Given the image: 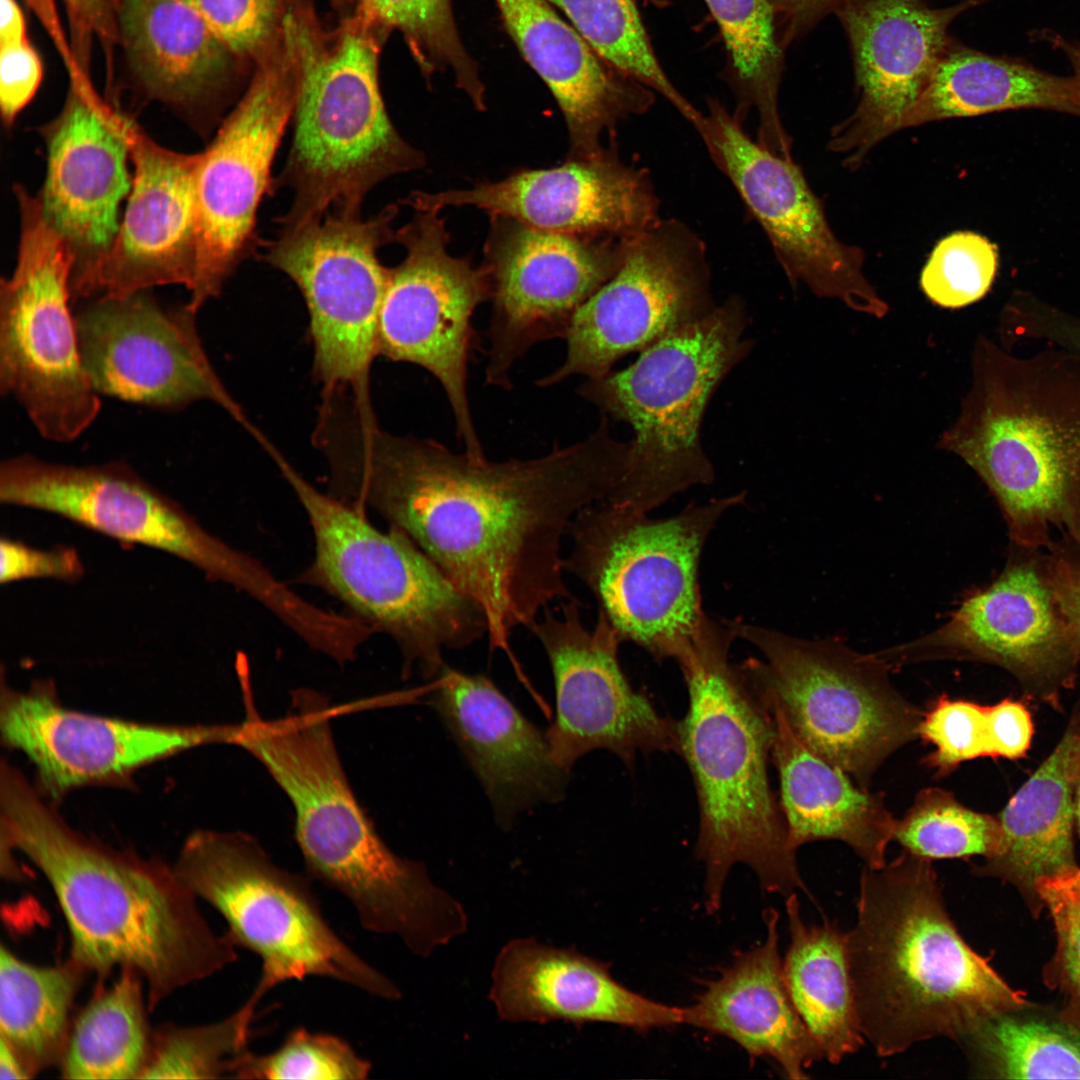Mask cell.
<instances>
[{"instance_id": "6da1fadb", "label": "cell", "mask_w": 1080, "mask_h": 1080, "mask_svg": "<svg viewBox=\"0 0 1080 1080\" xmlns=\"http://www.w3.org/2000/svg\"><path fill=\"white\" fill-rule=\"evenodd\" d=\"M320 450L330 495L406 534L483 611L490 648L573 598L561 545L586 506L609 498L631 441L603 417L586 439L541 457L492 462L382 430L370 408L334 421Z\"/></svg>"}, {"instance_id": "7a4b0ae2", "label": "cell", "mask_w": 1080, "mask_h": 1080, "mask_svg": "<svg viewBox=\"0 0 1080 1080\" xmlns=\"http://www.w3.org/2000/svg\"><path fill=\"white\" fill-rule=\"evenodd\" d=\"M0 814L2 849L23 853L45 876L70 931V959L84 971L133 969L151 1011L237 960L234 942L213 931L173 867L75 832L6 762Z\"/></svg>"}, {"instance_id": "3957f363", "label": "cell", "mask_w": 1080, "mask_h": 1080, "mask_svg": "<svg viewBox=\"0 0 1080 1080\" xmlns=\"http://www.w3.org/2000/svg\"><path fill=\"white\" fill-rule=\"evenodd\" d=\"M243 686L246 716L234 745L290 800L307 875L346 897L364 929L396 935L418 956L462 935V904L431 881L423 863L395 854L359 803L333 738L328 698L296 689L288 713L266 720Z\"/></svg>"}, {"instance_id": "277c9868", "label": "cell", "mask_w": 1080, "mask_h": 1080, "mask_svg": "<svg viewBox=\"0 0 1080 1080\" xmlns=\"http://www.w3.org/2000/svg\"><path fill=\"white\" fill-rule=\"evenodd\" d=\"M846 956L862 1034L891 1057L1025 1005L952 921L931 860L903 850L864 865Z\"/></svg>"}, {"instance_id": "5b68a950", "label": "cell", "mask_w": 1080, "mask_h": 1080, "mask_svg": "<svg viewBox=\"0 0 1080 1080\" xmlns=\"http://www.w3.org/2000/svg\"><path fill=\"white\" fill-rule=\"evenodd\" d=\"M972 381L939 448L985 483L1009 539L1045 549L1058 529L1080 544V354L1021 355L979 336Z\"/></svg>"}, {"instance_id": "8992f818", "label": "cell", "mask_w": 1080, "mask_h": 1080, "mask_svg": "<svg viewBox=\"0 0 1080 1080\" xmlns=\"http://www.w3.org/2000/svg\"><path fill=\"white\" fill-rule=\"evenodd\" d=\"M735 638L729 623L709 619L681 667L689 704L678 722L680 755L697 793L695 848L706 870L711 913L720 907L726 878L738 863L748 865L768 892L809 894L769 780L773 717L729 661Z\"/></svg>"}, {"instance_id": "52a82bcc", "label": "cell", "mask_w": 1080, "mask_h": 1080, "mask_svg": "<svg viewBox=\"0 0 1080 1080\" xmlns=\"http://www.w3.org/2000/svg\"><path fill=\"white\" fill-rule=\"evenodd\" d=\"M286 20L300 66L289 154L274 186L292 202L280 230L328 213L360 216L368 193L384 180L426 165L424 154L393 125L378 78L383 36L355 13L324 31L313 0H290Z\"/></svg>"}, {"instance_id": "ba28073f", "label": "cell", "mask_w": 1080, "mask_h": 1080, "mask_svg": "<svg viewBox=\"0 0 1080 1080\" xmlns=\"http://www.w3.org/2000/svg\"><path fill=\"white\" fill-rule=\"evenodd\" d=\"M270 453L313 534L314 556L296 581L334 597L348 615L390 638L405 676L416 666L433 680L445 665V649H463L487 634L478 604L406 534L378 529L365 513L319 491Z\"/></svg>"}, {"instance_id": "9c48e42d", "label": "cell", "mask_w": 1080, "mask_h": 1080, "mask_svg": "<svg viewBox=\"0 0 1080 1080\" xmlns=\"http://www.w3.org/2000/svg\"><path fill=\"white\" fill-rule=\"evenodd\" d=\"M744 300L729 296L706 317L640 352L623 370L588 378L578 394L603 414L631 426L626 474L607 501L648 513L715 471L701 443L708 403L750 353Z\"/></svg>"}, {"instance_id": "30bf717a", "label": "cell", "mask_w": 1080, "mask_h": 1080, "mask_svg": "<svg viewBox=\"0 0 1080 1080\" xmlns=\"http://www.w3.org/2000/svg\"><path fill=\"white\" fill-rule=\"evenodd\" d=\"M744 499L742 492L690 504L662 519L595 502L569 525L564 570L590 589L621 641L681 666L709 618L698 582L703 547L725 511Z\"/></svg>"}, {"instance_id": "8fae6325", "label": "cell", "mask_w": 1080, "mask_h": 1080, "mask_svg": "<svg viewBox=\"0 0 1080 1080\" xmlns=\"http://www.w3.org/2000/svg\"><path fill=\"white\" fill-rule=\"evenodd\" d=\"M182 883L217 910L236 947L261 960L247 1001L258 1006L276 986L325 977L386 1000L398 986L351 949L333 930L309 876L283 869L252 835L199 830L185 841L173 866Z\"/></svg>"}, {"instance_id": "7c38bea8", "label": "cell", "mask_w": 1080, "mask_h": 1080, "mask_svg": "<svg viewBox=\"0 0 1080 1080\" xmlns=\"http://www.w3.org/2000/svg\"><path fill=\"white\" fill-rule=\"evenodd\" d=\"M762 659L740 665L766 705L777 707L811 751L870 789L896 751L919 738L923 710L892 683L891 667L839 640H805L768 628L729 622Z\"/></svg>"}, {"instance_id": "4fadbf2b", "label": "cell", "mask_w": 1080, "mask_h": 1080, "mask_svg": "<svg viewBox=\"0 0 1080 1080\" xmlns=\"http://www.w3.org/2000/svg\"><path fill=\"white\" fill-rule=\"evenodd\" d=\"M0 501L172 554L207 579L245 593L282 623L293 622L304 610L305 599L259 559L208 532L126 463L77 466L28 453L13 456L0 465Z\"/></svg>"}, {"instance_id": "5bb4252c", "label": "cell", "mask_w": 1080, "mask_h": 1080, "mask_svg": "<svg viewBox=\"0 0 1080 1080\" xmlns=\"http://www.w3.org/2000/svg\"><path fill=\"white\" fill-rule=\"evenodd\" d=\"M14 193L20 238L15 269L0 285V392L17 401L44 439L68 443L101 409L71 309L76 255L39 198L18 184Z\"/></svg>"}, {"instance_id": "9a60e30c", "label": "cell", "mask_w": 1080, "mask_h": 1080, "mask_svg": "<svg viewBox=\"0 0 1080 1080\" xmlns=\"http://www.w3.org/2000/svg\"><path fill=\"white\" fill-rule=\"evenodd\" d=\"M300 82L287 22L277 44L255 62L248 87L200 152L196 171L197 252L187 306L218 296L238 266L254 255L257 213L274 191L272 166L292 119Z\"/></svg>"}, {"instance_id": "2e32d148", "label": "cell", "mask_w": 1080, "mask_h": 1080, "mask_svg": "<svg viewBox=\"0 0 1080 1080\" xmlns=\"http://www.w3.org/2000/svg\"><path fill=\"white\" fill-rule=\"evenodd\" d=\"M399 207L364 219L328 213L262 242L263 260L300 290L309 314L314 370L325 395L351 388L368 398L377 319L389 277L378 257L395 242Z\"/></svg>"}, {"instance_id": "e0dca14e", "label": "cell", "mask_w": 1080, "mask_h": 1080, "mask_svg": "<svg viewBox=\"0 0 1080 1080\" xmlns=\"http://www.w3.org/2000/svg\"><path fill=\"white\" fill-rule=\"evenodd\" d=\"M891 669L972 661L1010 673L1030 698L1058 707L1074 686L1080 652L1051 583L1045 549L1010 542L1006 564L936 630L878 652Z\"/></svg>"}, {"instance_id": "ac0fdd59", "label": "cell", "mask_w": 1080, "mask_h": 1080, "mask_svg": "<svg viewBox=\"0 0 1080 1080\" xmlns=\"http://www.w3.org/2000/svg\"><path fill=\"white\" fill-rule=\"evenodd\" d=\"M396 230L403 261L389 268L376 327V353L429 371L442 385L465 453L486 458L467 394V363L473 341L472 316L491 299L486 267L452 256L449 232L437 210H414Z\"/></svg>"}, {"instance_id": "d6986e66", "label": "cell", "mask_w": 1080, "mask_h": 1080, "mask_svg": "<svg viewBox=\"0 0 1080 1080\" xmlns=\"http://www.w3.org/2000/svg\"><path fill=\"white\" fill-rule=\"evenodd\" d=\"M621 243L619 269L577 310L563 363L538 386L602 376L717 307L705 244L686 224L660 219Z\"/></svg>"}, {"instance_id": "ffe728a7", "label": "cell", "mask_w": 1080, "mask_h": 1080, "mask_svg": "<svg viewBox=\"0 0 1080 1080\" xmlns=\"http://www.w3.org/2000/svg\"><path fill=\"white\" fill-rule=\"evenodd\" d=\"M694 127L766 233L791 285L803 284L818 297L877 318L888 312L864 274L863 250L836 237L821 200L793 159L753 141L742 121L715 101Z\"/></svg>"}, {"instance_id": "44dd1931", "label": "cell", "mask_w": 1080, "mask_h": 1080, "mask_svg": "<svg viewBox=\"0 0 1080 1080\" xmlns=\"http://www.w3.org/2000/svg\"><path fill=\"white\" fill-rule=\"evenodd\" d=\"M485 252L493 301L485 379L510 389L516 361L542 341L565 339L577 310L614 276L622 243L493 216Z\"/></svg>"}, {"instance_id": "7402d4cb", "label": "cell", "mask_w": 1080, "mask_h": 1080, "mask_svg": "<svg viewBox=\"0 0 1080 1080\" xmlns=\"http://www.w3.org/2000/svg\"><path fill=\"white\" fill-rule=\"evenodd\" d=\"M547 607L529 628L540 641L553 673L556 716L546 737L556 763L569 772L587 753L604 749L632 766L638 753L680 754L678 722L660 714L635 691L621 670V640L599 611L593 630L575 598Z\"/></svg>"}, {"instance_id": "603a6c76", "label": "cell", "mask_w": 1080, "mask_h": 1080, "mask_svg": "<svg viewBox=\"0 0 1080 1080\" xmlns=\"http://www.w3.org/2000/svg\"><path fill=\"white\" fill-rule=\"evenodd\" d=\"M197 312L146 291L89 300L75 316L83 367L100 395L160 410L212 402L246 425L201 341Z\"/></svg>"}, {"instance_id": "cb8c5ba5", "label": "cell", "mask_w": 1080, "mask_h": 1080, "mask_svg": "<svg viewBox=\"0 0 1080 1080\" xmlns=\"http://www.w3.org/2000/svg\"><path fill=\"white\" fill-rule=\"evenodd\" d=\"M239 724L160 725L83 713L62 706L49 681L27 691L2 678L0 730L4 743L24 753L46 795L127 779L137 769L185 750L232 744Z\"/></svg>"}, {"instance_id": "d4e9b609", "label": "cell", "mask_w": 1080, "mask_h": 1080, "mask_svg": "<svg viewBox=\"0 0 1080 1080\" xmlns=\"http://www.w3.org/2000/svg\"><path fill=\"white\" fill-rule=\"evenodd\" d=\"M980 0L934 8L923 0H842L834 13L849 39L858 90L854 111L827 148L858 169L881 141L904 129L952 40V22Z\"/></svg>"}, {"instance_id": "484cf974", "label": "cell", "mask_w": 1080, "mask_h": 1080, "mask_svg": "<svg viewBox=\"0 0 1080 1080\" xmlns=\"http://www.w3.org/2000/svg\"><path fill=\"white\" fill-rule=\"evenodd\" d=\"M133 184L110 246L75 267L73 303L123 297L194 278L197 252L196 171L200 152L180 153L129 125Z\"/></svg>"}, {"instance_id": "4316f807", "label": "cell", "mask_w": 1080, "mask_h": 1080, "mask_svg": "<svg viewBox=\"0 0 1080 1080\" xmlns=\"http://www.w3.org/2000/svg\"><path fill=\"white\" fill-rule=\"evenodd\" d=\"M399 203L437 211L472 206L543 230L617 239L640 234L661 219L648 170L625 163L614 146L594 157L519 170L472 188L415 191Z\"/></svg>"}, {"instance_id": "83f0119b", "label": "cell", "mask_w": 1080, "mask_h": 1080, "mask_svg": "<svg viewBox=\"0 0 1080 1080\" xmlns=\"http://www.w3.org/2000/svg\"><path fill=\"white\" fill-rule=\"evenodd\" d=\"M130 123L80 75L60 114L41 129L47 173L38 198L46 219L71 245L74 268L104 252L119 229V207L133 184Z\"/></svg>"}, {"instance_id": "f1b7e54d", "label": "cell", "mask_w": 1080, "mask_h": 1080, "mask_svg": "<svg viewBox=\"0 0 1080 1080\" xmlns=\"http://www.w3.org/2000/svg\"><path fill=\"white\" fill-rule=\"evenodd\" d=\"M431 704L483 786L496 821L510 827L523 811L559 801L569 772L552 756L546 734L483 675L444 665Z\"/></svg>"}, {"instance_id": "f546056e", "label": "cell", "mask_w": 1080, "mask_h": 1080, "mask_svg": "<svg viewBox=\"0 0 1080 1080\" xmlns=\"http://www.w3.org/2000/svg\"><path fill=\"white\" fill-rule=\"evenodd\" d=\"M489 999L507 1022L561 1020L647 1030L682 1024V1007L635 993L610 974V965L574 948L517 938L498 953Z\"/></svg>"}, {"instance_id": "4dcf8cb0", "label": "cell", "mask_w": 1080, "mask_h": 1080, "mask_svg": "<svg viewBox=\"0 0 1080 1080\" xmlns=\"http://www.w3.org/2000/svg\"><path fill=\"white\" fill-rule=\"evenodd\" d=\"M494 1L521 55L559 105L568 130L569 158L600 154L605 132L652 105V93L601 64L547 0Z\"/></svg>"}, {"instance_id": "1f68e13d", "label": "cell", "mask_w": 1080, "mask_h": 1080, "mask_svg": "<svg viewBox=\"0 0 1080 1080\" xmlns=\"http://www.w3.org/2000/svg\"><path fill=\"white\" fill-rule=\"evenodd\" d=\"M763 919L764 942L738 954L693 1005L682 1007V1024L726 1036L751 1057L774 1060L789 1079H808L806 1070L824 1059L823 1053L785 984L779 914L769 908Z\"/></svg>"}, {"instance_id": "d6a6232c", "label": "cell", "mask_w": 1080, "mask_h": 1080, "mask_svg": "<svg viewBox=\"0 0 1080 1080\" xmlns=\"http://www.w3.org/2000/svg\"><path fill=\"white\" fill-rule=\"evenodd\" d=\"M120 43L152 99L218 115L237 75L238 58L179 0H121Z\"/></svg>"}, {"instance_id": "836d02e7", "label": "cell", "mask_w": 1080, "mask_h": 1080, "mask_svg": "<svg viewBox=\"0 0 1080 1080\" xmlns=\"http://www.w3.org/2000/svg\"><path fill=\"white\" fill-rule=\"evenodd\" d=\"M766 707L774 724L771 759L779 775V802L793 848L836 840L848 845L864 865L884 866L897 820L884 794L859 786L845 771L811 751L777 707Z\"/></svg>"}, {"instance_id": "e575fe53", "label": "cell", "mask_w": 1080, "mask_h": 1080, "mask_svg": "<svg viewBox=\"0 0 1080 1080\" xmlns=\"http://www.w3.org/2000/svg\"><path fill=\"white\" fill-rule=\"evenodd\" d=\"M1080 774V707L1052 753L1010 798L998 820L996 853L973 872L1033 886L1078 865L1074 854Z\"/></svg>"}, {"instance_id": "d590c367", "label": "cell", "mask_w": 1080, "mask_h": 1080, "mask_svg": "<svg viewBox=\"0 0 1080 1080\" xmlns=\"http://www.w3.org/2000/svg\"><path fill=\"white\" fill-rule=\"evenodd\" d=\"M1046 109L1080 117L1074 77L951 42L905 128L1013 109Z\"/></svg>"}, {"instance_id": "8d00e7d4", "label": "cell", "mask_w": 1080, "mask_h": 1080, "mask_svg": "<svg viewBox=\"0 0 1080 1080\" xmlns=\"http://www.w3.org/2000/svg\"><path fill=\"white\" fill-rule=\"evenodd\" d=\"M790 945L783 976L792 1002L819 1045L823 1058L839 1064L864 1044L846 956L845 935L836 921L808 925L796 892L785 901Z\"/></svg>"}, {"instance_id": "74e56055", "label": "cell", "mask_w": 1080, "mask_h": 1080, "mask_svg": "<svg viewBox=\"0 0 1080 1080\" xmlns=\"http://www.w3.org/2000/svg\"><path fill=\"white\" fill-rule=\"evenodd\" d=\"M85 972L71 959L53 967L29 964L1 946L0 1038L30 1078L60 1065L72 1003Z\"/></svg>"}, {"instance_id": "f35d334b", "label": "cell", "mask_w": 1080, "mask_h": 1080, "mask_svg": "<svg viewBox=\"0 0 1080 1080\" xmlns=\"http://www.w3.org/2000/svg\"><path fill=\"white\" fill-rule=\"evenodd\" d=\"M141 979L133 969L122 968L112 987L82 1010L60 1063L63 1078L141 1079L153 1038Z\"/></svg>"}, {"instance_id": "ab89813d", "label": "cell", "mask_w": 1080, "mask_h": 1080, "mask_svg": "<svg viewBox=\"0 0 1080 1080\" xmlns=\"http://www.w3.org/2000/svg\"><path fill=\"white\" fill-rule=\"evenodd\" d=\"M732 58L739 86L743 121L748 107L758 113L757 142L784 159H793L792 139L779 114L778 91L782 54L769 0H705Z\"/></svg>"}, {"instance_id": "60d3db41", "label": "cell", "mask_w": 1080, "mask_h": 1080, "mask_svg": "<svg viewBox=\"0 0 1080 1080\" xmlns=\"http://www.w3.org/2000/svg\"><path fill=\"white\" fill-rule=\"evenodd\" d=\"M1009 1014L981 1022L958 1041L974 1063L1009 1079H1080V1032Z\"/></svg>"}, {"instance_id": "b9f144b4", "label": "cell", "mask_w": 1080, "mask_h": 1080, "mask_svg": "<svg viewBox=\"0 0 1080 1080\" xmlns=\"http://www.w3.org/2000/svg\"><path fill=\"white\" fill-rule=\"evenodd\" d=\"M354 13L382 36L399 31L425 75L448 69L474 106L485 109L484 85L459 35L452 0H357Z\"/></svg>"}, {"instance_id": "7bdbcfd3", "label": "cell", "mask_w": 1080, "mask_h": 1080, "mask_svg": "<svg viewBox=\"0 0 1080 1080\" xmlns=\"http://www.w3.org/2000/svg\"><path fill=\"white\" fill-rule=\"evenodd\" d=\"M593 51L620 74L666 98L692 125L702 117L661 68L632 0H547Z\"/></svg>"}, {"instance_id": "ee69618b", "label": "cell", "mask_w": 1080, "mask_h": 1080, "mask_svg": "<svg viewBox=\"0 0 1080 1080\" xmlns=\"http://www.w3.org/2000/svg\"><path fill=\"white\" fill-rule=\"evenodd\" d=\"M997 816L960 803L950 791L929 787L918 792L911 807L896 820L893 840L903 850L928 860L989 858L1000 844Z\"/></svg>"}, {"instance_id": "f6af8a7d", "label": "cell", "mask_w": 1080, "mask_h": 1080, "mask_svg": "<svg viewBox=\"0 0 1080 1080\" xmlns=\"http://www.w3.org/2000/svg\"><path fill=\"white\" fill-rule=\"evenodd\" d=\"M256 1007L245 1001L228 1017L205 1025H165L153 1032L141 1079L231 1078L247 1049Z\"/></svg>"}, {"instance_id": "bcb514c9", "label": "cell", "mask_w": 1080, "mask_h": 1080, "mask_svg": "<svg viewBox=\"0 0 1080 1080\" xmlns=\"http://www.w3.org/2000/svg\"><path fill=\"white\" fill-rule=\"evenodd\" d=\"M371 1070V1062L344 1039L297 1027L271 1053L243 1052L235 1061L231 1078L361 1080L369 1077Z\"/></svg>"}, {"instance_id": "7dc6e473", "label": "cell", "mask_w": 1080, "mask_h": 1080, "mask_svg": "<svg viewBox=\"0 0 1080 1080\" xmlns=\"http://www.w3.org/2000/svg\"><path fill=\"white\" fill-rule=\"evenodd\" d=\"M998 263L995 244L980 234L958 231L936 244L922 270L920 286L932 303L961 308L987 294Z\"/></svg>"}, {"instance_id": "c3c4849f", "label": "cell", "mask_w": 1080, "mask_h": 1080, "mask_svg": "<svg viewBox=\"0 0 1080 1080\" xmlns=\"http://www.w3.org/2000/svg\"><path fill=\"white\" fill-rule=\"evenodd\" d=\"M987 707L942 694L923 711L919 738L933 745L922 760L936 777H946L962 763L990 757Z\"/></svg>"}, {"instance_id": "681fc988", "label": "cell", "mask_w": 1080, "mask_h": 1080, "mask_svg": "<svg viewBox=\"0 0 1080 1080\" xmlns=\"http://www.w3.org/2000/svg\"><path fill=\"white\" fill-rule=\"evenodd\" d=\"M1034 889L1047 904L1057 935L1047 978L1064 995L1065 1019L1080 1029V867L1042 878Z\"/></svg>"}, {"instance_id": "f907efd6", "label": "cell", "mask_w": 1080, "mask_h": 1080, "mask_svg": "<svg viewBox=\"0 0 1080 1080\" xmlns=\"http://www.w3.org/2000/svg\"><path fill=\"white\" fill-rule=\"evenodd\" d=\"M240 59L254 62L280 40L290 0H179Z\"/></svg>"}, {"instance_id": "816d5d0a", "label": "cell", "mask_w": 1080, "mask_h": 1080, "mask_svg": "<svg viewBox=\"0 0 1080 1080\" xmlns=\"http://www.w3.org/2000/svg\"><path fill=\"white\" fill-rule=\"evenodd\" d=\"M0 582L51 578L68 583L79 581L85 568L78 552L69 546L38 549L24 542L2 537L0 541Z\"/></svg>"}, {"instance_id": "f5cc1de1", "label": "cell", "mask_w": 1080, "mask_h": 1080, "mask_svg": "<svg viewBox=\"0 0 1080 1080\" xmlns=\"http://www.w3.org/2000/svg\"><path fill=\"white\" fill-rule=\"evenodd\" d=\"M41 79L40 58L27 39L0 44V109L6 129L31 101Z\"/></svg>"}, {"instance_id": "db71d44e", "label": "cell", "mask_w": 1080, "mask_h": 1080, "mask_svg": "<svg viewBox=\"0 0 1080 1080\" xmlns=\"http://www.w3.org/2000/svg\"><path fill=\"white\" fill-rule=\"evenodd\" d=\"M65 5L76 59L86 71L89 50L98 40L108 57L119 41V10L121 0H62Z\"/></svg>"}, {"instance_id": "11a10c76", "label": "cell", "mask_w": 1080, "mask_h": 1080, "mask_svg": "<svg viewBox=\"0 0 1080 1080\" xmlns=\"http://www.w3.org/2000/svg\"><path fill=\"white\" fill-rule=\"evenodd\" d=\"M1045 550L1053 590L1080 652V544L1062 533Z\"/></svg>"}, {"instance_id": "9f6ffc18", "label": "cell", "mask_w": 1080, "mask_h": 1080, "mask_svg": "<svg viewBox=\"0 0 1080 1080\" xmlns=\"http://www.w3.org/2000/svg\"><path fill=\"white\" fill-rule=\"evenodd\" d=\"M987 720L990 757L1018 759L1026 754L1034 726L1023 703L1006 698L988 706Z\"/></svg>"}, {"instance_id": "6f0895ef", "label": "cell", "mask_w": 1080, "mask_h": 1080, "mask_svg": "<svg viewBox=\"0 0 1080 1080\" xmlns=\"http://www.w3.org/2000/svg\"><path fill=\"white\" fill-rule=\"evenodd\" d=\"M775 15L785 24L788 38L807 31L821 18L834 12L842 0H769Z\"/></svg>"}, {"instance_id": "680465c9", "label": "cell", "mask_w": 1080, "mask_h": 1080, "mask_svg": "<svg viewBox=\"0 0 1080 1080\" xmlns=\"http://www.w3.org/2000/svg\"><path fill=\"white\" fill-rule=\"evenodd\" d=\"M0 44L27 39L25 19L15 0H0Z\"/></svg>"}, {"instance_id": "91938a15", "label": "cell", "mask_w": 1080, "mask_h": 1080, "mask_svg": "<svg viewBox=\"0 0 1080 1080\" xmlns=\"http://www.w3.org/2000/svg\"><path fill=\"white\" fill-rule=\"evenodd\" d=\"M20 1058L11 1046L0 1038V1079H29Z\"/></svg>"}, {"instance_id": "94428289", "label": "cell", "mask_w": 1080, "mask_h": 1080, "mask_svg": "<svg viewBox=\"0 0 1080 1080\" xmlns=\"http://www.w3.org/2000/svg\"><path fill=\"white\" fill-rule=\"evenodd\" d=\"M1047 39L1053 43V46L1060 49L1068 58L1072 69L1074 71V79L1076 80L1080 89V42L1069 41L1063 37L1053 34L1047 35Z\"/></svg>"}, {"instance_id": "6125c7cd", "label": "cell", "mask_w": 1080, "mask_h": 1080, "mask_svg": "<svg viewBox=\"0 0 1080 1080\" xmlns=\"http://www.w3.org/2000/svg\"><path fill=\"white\" fill-rule=\"evenodd\" d=\"M1076 818H1077V828H1078V831L1080 833V774H1079L1077 792H1076Z\"/></svg>"}, {"instance_id": "be15d7a7", "label": "cell", "mask_w": 1080, "mask_h": 1080, "mask_svg": "<svg viewBox=\"0 0 1080 1080\" xmlns=\"http://www.w3.org/2000/svg\"><path fill=\"white\" fill-rule=\"evenodd\" d=\"M646 1L648 3H651V4L655 5V6H657V7H664L668 3V0H646Z\"/></svg>"}]
</instances>
